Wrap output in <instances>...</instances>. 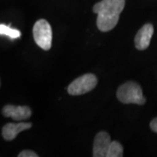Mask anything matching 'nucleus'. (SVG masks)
Returning a JSON list of instances; mask_svg holds the SVG:
<instances>
[{"mask_svg": "<svg viewBox=\"0 0 157 157\" xmlns=\"http://www.w3.org/2000/svg\"><path fill=\"white\" fill-rule=\"evenodd\" d=\"M150 128L154 131L157 133V118H155L151 122H150Z\"/></svg>", "mask_w": 157, "mask_h": 157, "instance_id": "obj_12", "label": "nucleus"}, {"mask_svg": "<svg viewBox=\"0 0 157 157\" xmlns=\"http://www.w3.org/2000/svg\"><path fill=\"white\" fill-rule=\"evenodd\" d=\"M18 157H38V155L31 150H25L18 155Z\"/></svg>", "mask_w": 157, "mask_h": 157, "instance_id": "obj_11", "label": "nucleus"}, {"mask_svg": "<svg viewBox=\"0 0 157 157\" xmlns=\"http://www.w3.org/2000/svg\"><path fill=\"white\" fill-rule=\"evenodd\" d=\"M0 34L7 36L11 39H17V38H20L21 33L17 29L11 28L10 25L1 24L0 25Z\"/></svg>", "mask_w": 157, "mask_h": 157, "instance_id": "obj_10", "label": "nucleus"}, {"mask_svg": "<svg viewBox=\"0 0 157 157\" xmlns=\"http://www.w3.org/2000/svg\"><path fill=\"white\" fill-rule=\"evenodd\" d=\"M98 79L94 74L86 73L76 79H74L68 86L67 92L69 94L73 96L81 95L86 94L94 89L97 86Z\"/></svg>", "mask_w": 157, "mask_h": 157, "instance_id": "obj_4", "label": "nucleus"}, {"mask_svg": "<svg viewBox=\"0 0 157 157\" xmlns=\"http://www.w3.org/2000/svg\"><path fill=\"white\" fill-rule=\"evenodd\" d=\"M154 33V27L151 24H146L139 30L135 38V45L138 50H145L150 44Z\"/></svg>", "mask_w": 157, "mask_h": 157, "instance_id": "obj_7", "label": "nucleus"}, {"mask_svg": "<svg viewBox=\"0 0 157 157\" xmlns=\"http://www.w3.org/2000/svg\"><path fill=\"white\" fill-rule=\"evenodd\" d=\"M123 156V147L120 142L113 140L111 142L108 151H107V157H121Z\"/></svg>", "mask_w": 157, "mask_h": 157, "instance_id": "obj_9", "label": "nucleus"}, {"mask_svg": "<svg viewBox=\"0 0 157 157\" xmlns=\"http://www.w3.org/2000/svg\"><path fill=\"white\" fill-rule=\"evenodd\" d=\"M32 123L18 122V123H7L2 128V136L6 140H14L20 132L32 128Z\"/></svg>", "mask_w": 157, "mask_h": 157, "instance_id": "obj_8", "label": "nucleus"}, {"mask_svg": "<svg viewBox=\"0 0 157 157\" xmlns=\"http://www.w3.org/2000/svg\"><path fill=\"white\" fill-rule=\"evenodd\" d=\"M116 95L118 100L123 104L143 105L146 102L140 85L134 81H128L121 85L118 89Z\"/></svg>", "mask_w": 157, "mask_h": 157, "instance_id": "obj_2", "label": "nucleus"}, {"mask_svg": "<svg viewBox=\"0 0 157 157\" xmlns=\"http://www.w3.org/2000/svg\"><path fill=\"white\" fill-rule=\"evenodd\" d=\"M110 135L105 131L98 133L94 138L93 155L94 157H106L109 146L111 144Z\"/></svg>", "mask_w": 157, "mask_h": 157, "instance_id": "obj_6", "label": "nucleus"}, {"mask_svg": "<svg viewBox=\"0 0 157 157\" xmlns=\"http://www.w3.org/2000/svg\"><path fill=\"white\" fill-rule=\"evenodd\" d=\"M125 6V0H101L93 7L98 15L97 27L101 32H109L117 25Z\"/></svg>", "mask_w": 157, "mask_h": 157, "instance_id": "obj_1", "label": "nucleus"}, {"mask_svg": "<svg viewBox=\"0 0 157 157\" xmlns=\"http://www.w3.org/2000/svg\"><path fill=\"white\" fill-rule=\"evenodd\" d=\"M33 33L36 44L43 50H49L52 46V33L50 24L45 19H39L35 23Z\"/></svg>", "mask_w": 157, "mask_h": 157, "instance_id": "obj_3", "label": "nucleus"}, {"mask_svg": "<svg viewBox=\"0 0 157 157\" xmlns=\"http://www.w3.org/2000/svg\"><path fill=\"white\" fill-rule=\"evenodd\" d=\"M2 113L6 117H11L14 121H21L24 120H27L32 116V110L26 106L6 105L3 107Z\"/></svg>", "mask_w": 157, "mask_h": 157, "instance_id": "obj_5", "label": "nucleus"}]
</instances>
